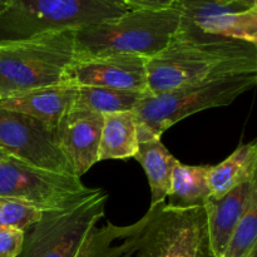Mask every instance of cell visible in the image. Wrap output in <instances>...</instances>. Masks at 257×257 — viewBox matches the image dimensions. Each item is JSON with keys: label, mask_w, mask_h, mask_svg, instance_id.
<instances>
[{"label": "cell", "mask_w": 257, "mask_h": 257, "mask_svg": "<svg viewBox=\"0 0 257 257\" xmlns=\"http://www.w3.org/2000/svg\"><path fill=\"white\" fill-rule=\"evenodd\" d=\"M107 200L108 193L97 190L67 210L43 212L42 218L24 231L18 257H75L90 228L104 216Z\"/></svg>", "instance_id": "7"}, {"label": "cell", "mask_w": 257, "mask_h": 257, "mask_svg": "<svg viewBox=\"0 0 257 257\" xmlns=\"http://www.w3.org/2000/svg\"><path fill=\"white\" fill-rule=\"evenodd\" d=\"M248 257H257V248H255V250H253L252 252H251L250 255H248Z\"/></svg>", "instance_id": "27"}, {"label": "cell", "mask_w": 257, "mask_h": 257, "mask_svg": "<svg viewBox=\"0 0 257 257\" xmlns=\"http://www.w3.org/2000/svg\"><path fill=\"white\" fill-rule=\"evenodd\" d=\"M208 170L210 166L183 165L178 161L173 168L168 205L176 207H203L211 197Z\"/></svg>", "instance_id": "18"}, {"label": "cell", "mask_w": 257, "mask_h": 257, "mask_svg": "<svg viewBox=\"0 0 257 257\" xmlns=\"http://www.w3.org/2000/svg\"><path fill=\"white\" fill-rule=\"evenodd\" d=\"M256 83L257 72H245L158 94L143 93L132 110L137 120L138 142L160 140L168 128L201 110L230 105Z\"/></svg>", "instance_id": "4"}, {"label": "cell", "mask_w": 257, "mask_h": 257, "mask_svg": "<svg viewBox=\"0 0 257 257\" xmlns=\"http://www.w3.org/2000/svg\"><path fill=\"white\" fill-rule=\"evenodd\" d=\"M4 157H7V155H5V153H3L2 151H0V160H3Z\"/></svg>", "instance_id": "28"}, {"label": "cell", "mask_w": 257, "mask_h": 257, "mask_svg": "<svg viewBox=\"0 0 257 257\" xmlns=\"http://www.w3.org/2000/svg\"><path fill=\"white\" fill-rule=\"evenodd\" d=\"M136 160L142 165L151 186L152 201L151 205L165 202L170 195L173 168L177 165L170 151L157 138L138 142Z\"/></svg>", "instance_id": "17"}, {"label": "cell", "mask_w": 257, "mask_h": 257, "mask_svg": "<svg viewBox=\"0 0 257 257\" xmlns=\"http://www.w3.org/2000/svg\"><path fill=\"white\" fill-rule=\"evenodd\" d=\"M210 2H216L220 3V4H231V3H235V0H210Z\"/></svg>", "instance_id": "26"}, {"label": "cell", "mask_w": 257, "mask_h": 257, "mask_svg": "<svg viewBox=\"0 0 257 257\" xmlns=\"http://www.w3.org/2000/svg\"><path fill=\"white\" fill-rule=\"evenodd\" d=\"M0 151L34 167L74 175L54 128L23 113L0 108Z\"/></svg>", "instance_id": "9"}, {"label": "cell", "mask_w": 257, "mask_h": 257, "mask_svg": "<svg viewBox=\"0 0 257 257\" xmlns=\"http://www.w3.org/2000/svg\"><path fill=\"white\" fill-rule=\"evenodd\" d=\"M257 191V178L236 186L222 197H210L203 205L210 247L215 257H222L228 241L245 215L251 196Z\"/></svg>", "instance_id": "13"}, {"label": "cell", "mask_w": 257, "mask_h": 257, "mask_svg": "<svg viewBox=\"0 0 257 257\" xmlns=\"http://www.w3.org/2000/svg\"><path fill=\"white\" fill-rule=\"evenodd\" d=\"M147 58L130 54L74 57L62 82L74 87H103L110 89H147Z\"/></svg>", "instance_id": "11"}, {"label": "cell", "mask_w": 257, "mask_h": 257, "mask_svg": "<svg viewBox=\"0 0 257 257\" xmlns=\"http://www.w3.org/2000/svg\"><path fill=\"white\" fill-rule=\"evenodd\" d=\"M42 211L22 201L0 197V227L27 231L42 218Z\"/></svg>", "instance_id": "21"}, {"label": "cell", "mask_w": 257, "mask_h": 257, "mask_svg": "<svg viewBox=\"0 0 257 257\" xmlns=\"http://www.w3.org/2000/svg\"><path fill=\"white\" fill-rule=\"evenodd\" d=\"M130 10L120 0H9L0 15V42L78 30Z\"/></svg>", "instance_id": "6"}, {"label": "cell", "mask_w": 257, "mask_h": 257, "mask_svg": "<svg viewBox=\"0 0 257 257\" xmlns=\"http://www.w3.org/2000/svg\"><path fill=\"white\" fill-rule=\"evenodd\" d=\"M257 248V191L233 231L222 257H248Z\"/></svg>", "instance_id": "20"}, {"label": "cell", "mask_w": 257, "mask_h": 257, "mask_svg": "<svg viewBox=\"0 0 257 257\" xmlns=\"http://www.w3.org/2000/svg\"><path fill=\"white\" fill-rule=\"evenodd\" d=\"M24 231L0 227V257H18L24 243Z\"/></svg>", "instance_id": "22"}, {"label": "cell", "mask_w": 257, "mask_h": 257, "mask_svg": "<svg viewBox=\"0 0 257 257\" xmlns=\"http://www.w3.org/2000/svg\"><path fill=\"white\" fill-rule=\"evenodd\" d=\"M95 192L78 176L34 167L9 156L0 160V197L22 201L42 212L67 210Z\"/></svg>", "instance_id": "8"}, {"label": "cell", "mask_w": 257, "mask_h": 257, "mask_svg": "<svg viewBox=\"0 0 257 257\" xmlns=\"http://www.w3.org/2000/svg\"><path fill=\"white\" fill-rule=\"evenodd\" d=\"M120 2L131 10H157L175 7L178 0H120Z\"/></svg>", "instance_id": "23"}, {"label": "cell", "mask_w": 257, "mask_h": 257, "mask_svg": "<svg viewBox=\"0 0 257 257\" xmlns=\"http://www.w3.org/2000/svg\"><path fill=\"white\" fill-rule=\"evenodd\" d=\"M236 3L243 7L245 9H252V8H257V0H235Z\"/></svg>", "instance_id": "24"}, {"label": "cell", "mask_w": 257, "mask_h": 257, "mask_svg": "<svg viewBox=\"0 0 257 257\" xmlns=\"http://www.w3.org/2000/svg\"><path fill=\"white\" fill-rule=\"evenodd\" d=\"M257 72V45L216 37L175 35L147 60V94L207 82L236 73Z\"/></svg>", "instance_id": "2"}, {"label": "cell", "mask_w": 257, "mask_h": 257, "mask_svg": "<svg viewBox=\"0 0 257 257\" xmlns=\"http://www.w3.org/2000/svg\"><path fill=\"white\" fill-rule=\"evenodd\" d=\"M181 22L177 7L130 10L114 19L75 30V57L130 54L155 57L175 38Z\"/></svg>", "instance_id": "3"}, {"label": "cell", "mask_w": 257, "mask_h": 257, "mask_svg": "<svg viewBox=\"0 0 257 257\" xmlns=\"http://www.w3.org/2000/svg\"><path fill=\"white\" fill-rule=\"evenodd\" d=\"M75 257H215L203 207L151 205L132 225L93 226Z\"/></svg>", "instance_id": "1"}, {"label": "cell", "mask_w": 257, "mask_h": 257, "mask_svg": "<svg viewBox=\"0 0 257 257\" xmlns=\"http://www.w3.org/2000/svg\"><path fill=\"white\" fill-rule=\"evenodd\" d=\"M103 122V114L72 107L55 128L58 145L78 177L98 162Z\"/></svg>", "instance_id": "12"}, {"label": "cell", "mask_w": 257, "mask_h": 257, "mask_svg": "<svg viewBox=\"0 0 257 257\" xmlns=\"http://www.w3.org/2000/svg\"><path fill=\"white\" fill-rule=\"evenodd\" d=\"M138 150L137 120L132 110L104 114L100 135L98 162L107 160H127Z\"/></svg>", "instance_id": "16"}, {"label": "cell", "mask_w": 257, "mask_h": 257, "mask_svg": "<svg viewBox=\"0 0 257 257\" xmlns=\"http://www.w3.org/2000/svg\"><path fill=\"white\" fill-rule=\"evenodd\" d=\"M75 30L0 42V100L62 83L75 57Z\"/></svg>", "instance_id": "5"}, {"label": "cell", "mask_w": 257, "mask_h": 257, "mask_svg": "<svg viewBox=\"0 0 257 257\" xmlns=\"http://www.w3.org/2000/svg\"><path fill=\"white\" fill-rule=\"evenodd\" d=\"M143 95L136 90L110 89L103 87H77L73 108L90 110L99 114L133 110Z\"/></svg>", "instance_id": "19"}, {"label": "cell", "mask_w": 257, "mask_h": 257, "mask_svg": "<svg viewBox=\"0 0 257 257\" xmlns=\"http://www.w3.org/2000/svg\"><path fill=\"white\" fill-rule=\"evenodd\" d=\"M8 4H9V0H0V15H2L3 12L7 9Z\"/></svg>", "instance_id": "25"}, {"label": "cell", "mask_w": 257, "mask_h": 257, "mask_svg": "<svg viewBox=\"0 0 257 257\" xmlns=\"http://www.w3.org/2000/svg\"><path fill=\"white\" fill-rule=\"evenodd\" d=\"M77 87L68 83L38 88L0 100V108L23 113L57 128L63 115L73 107Z\"/></svg>", "instance_id": "14"}, {"label": "cell", "mask_w": 257, "mask_h": 257, "mask_svg": "<svg viewBox=\"0 0 257 257\" xmlns=\"http://www.w3.org/2000/svg\"><path fill=\"white\" fill-rule=\"evenodd\" d=\"M256 172L257 142L242 143L220 165L210 166L208 185L211 197H222L236 186L255 178Z\"/></svg>", "instance_id": "15"}, {"label": "cell", "mask_w": 257, "mask_h": 257, "mask_svg": "<svg viewBox=\"0 0 257 257\" xmlns=\"http://www.w3.org/2000/svg\"><path fill=\"white\" fill-rule=\"evenodd\" d=\"M180 27L176 34L188 38L216 37L257 45V8L238 3L220 4L210 0H178Z\"/></svg>", "instance_id": "10"}]
</instances>
